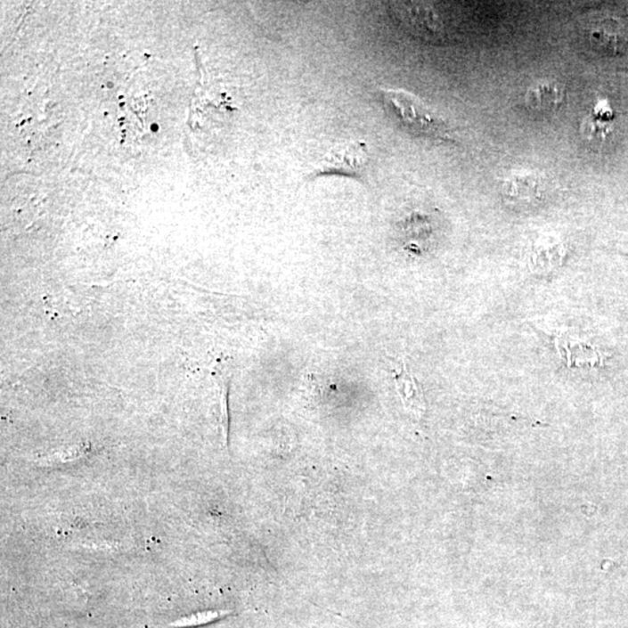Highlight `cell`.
Listing matches in <instances>:
<instances>
[{
    "mask_svg": "<svg viewBox=\"0 0 628 628\" xmlns=\"http://www.w3.org/2000/svg\"><path fill=\"white\" fill-rule=\"evenodd\" d=\"M382 101L387 113L405 131L426 138L454 140L446 121L414 94L404 90H383Z\"/></svg>",
    "mask_w": 628,
    "mask_h": 628,
    "instance_id": "6da1fadb",
    "label": "cell"
},
{
    "mask_svg": "<svg viewBox=\"0 0 628 628\" xmlns=\"http://www.w3.org/2000/svg\"><path fill=\"white\" fill-rule=\"evenodd\" d=\"M371 153L368 144L363 141H347L335 144L323 156L321 166L314 171L312 177L325 176V175H344V176L363 180L367 175Z\"/></svg>",
    "mask_w": 628,
    "mask_h": 628,
    "instance_id": "7a4b0ae2",
    "label": "cell"
},
{
    "mask_svg": "<svg viewBox=\"0 0 628 628\" xmlns=\"http://www.w3.org/2000/svg\"><path fill=\"white\" fill-rule=\"evenodd\" d=\"M543 180L533 171H513L502 183V193L512 203L531 204L542 196Z\"/></svg>",
    "mask_w": 628,
    "mask_h": 628,
    "instance_id": "3957f363",
    "label": "cell"
},
{
    "mask_svg": "<svg viewBox=\"0 0 628 628\" xmlns=\"http://www.w3.org/2000/svg\"><path fill=\"white\" fill-rule=\"evenodd\" d=\"M396 389H397L399 398L404 405L407 412L412 414L417 419L424 416L426 411V402L424 392L416 377L410 371L405 363H402L401 369L395 375Z\"/></svg>",
    "mask_w": 628,
    "mask_h": 628,
    "instance_id": "277c9868",
    "label": "cell"
},
{
    "mask_svg": "<svg viewBox=\"0 0 628 628\" xmlns=\"http://www.w3.org/2000/svg\"><path fill=\"white\" fill-rule=\"evenodd\" d=\"M565 101V90L558 83L538 82L528 87L525 102L532 110L538 112H551L557 110Z\"/></svg>",
    "mask_w": 628,
    "mask_h": 628,
    "instance_id": "5b68a950",
    "label": "cell"
},
{
    "mask_svg": "<svg viewBox=\"0 0 628 628\" xmlns=\"http://www.w3.org/2000/svg\"><path fill=\"white\" fill-rule=\"evenodd\" d=\"M614 120V110L607 99H601L596 102L591 113L584 119L582 132L590 139H604L612 131L611 124Z\"/></svg>",
    "mask_w": 628,
    "mask_h": 628,
    "instance_id": "8992f818",
    "label": "cell"
},
{
    "mask_svg": "<svg viewBox=\"0 0 628 628\" xmlns=\"http://www.w3.org/2000/svg\"><path fill=\"white\" fill-rule=\"evenodd\" d=\"M559 352L565 354L566 363H568L569 367L572 365L575 356L577 359V367H580V365L596 367L601 361L599 353L595 348L585 344V342L574 340V338L569 337L559 338Z\"/></svg>",
    "mask_w": 628,
    "mask_h": 628,
    "instance_id": "52a82bcc",
    "label": "cell"
},
{
    "mask_svg": "<svg viewBox=\"0 0 628 628\" xmlns=\"http://www.w3.org/2000/svg\"><path fill=\"white\" fill-rule=\"evenodd\" d=\"M565 249L561 243L542 245L532 257V268L536 273H550L562 264Z\"/></svg>",
    "mask_w": 628,
    "mask_h": 628,
    "instance_id": "ba28073f",
    "label": "cell"
},
{
    "mask_svg": "<svg viewBox=\"0 0 628 628\" xmlns=\"http://www.w3.org/2000/svg\"><path fill=\"white\" fill-rule=\"evenodd\" d=\"M227 614L228 612L220 611L203 612V614L193 615L190 618L183 619L181 626L203 625V624L215 622V620L222 618L223 616Z\"/></svg>",
    "mask_w": 628,
    "mask_h": 628,
    "instance_id": "9c48e42d",
    "label": "cell"
},
{
    "mask_svg": "<svg viewBox=\"0 0 628 628\" xmlns=\"http://www.w3.org/2000/svg\"><path fill=\"white\" fill-rule=\"evenodd\" d=\"M156 126H158V125H153V127H151V129H153V131H156V129H158V127H156Z\"/></svg>",
    "mask_w": 628,
    "mask_h": 628,
    "instance_id": "30bf717a",
    "label": "cell"
}]
</instances>
